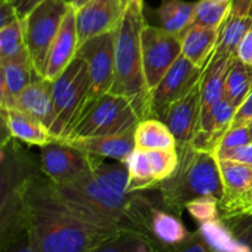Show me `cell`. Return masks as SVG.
Returning a JSON list of instances; mask_svg holds the SVG:
<instances>
[{
  "instance_id": "obj_12",
  "label": "cell",
  "mask_w": 252,
  "mask_h": 252,
  "mask_svg": "<svg viewBox=\"0 0 252 252\" xmlns=\"http://www.w3.org/2000/svg\"><path fill=\"white\" fill-rule=\"evenodd\" d=\"M123 11L125 7L121 0H90L75 10L79 47L94 37L115 31Z\"/></svg>"
},
{
  "instance_id": "obj_27",
  "label": "cell",
  "mask_w": 252,
  "mask_h": 252,
  "mask_svg": "<svg viewBox=\"0 0 252 252\" xmlns=\"http://www.w3.org/2000/svg\"><path fill=\"white\" fill-rule=\"evenodd\" d=\"M91 252H164V249L143 234L125 230Z\"/></svg>"
},
{
  "instance_id": "obj_9",
  "label": "cell",
  "mask_w": 252,
  "mask_h": 252,
  "mask_svg": "<svg viewBox=\"0 0 252 252\" xmlns=\"http://www.w3.org/2000/svg\"><path fill=\"white\" fill-rule=\"evenodd\" d=\"M100 161V157L88 154L68 143L54 140L41 147L42 171L56 185L78 181Z\"/></svg>"
},
{
  "instance_id": "obj_30",
  "label": "cell",
  "mask_w": 252,
  "mask_h": 252,
  "mask_svg": "<svg viewBox=\"0 0 252 252\" xmlns=\"http://www.w3.org/2000/svg\"><path fill=\"white\" fill-rule=\"evenodd\" d=\"M233 1H217V0H199L192 25L212 27L221 30L231 12Z\"/></svg>"
},
{
  "instance_id": "obj_47",
  "label": "cell",
  "mask_w": 252,
  "mask_h": 252,
  "mask_svg": "<svg viewBox=\"0 0 252 252\" xmlns=\"http://www.w3.org/2000/svg\"><path fill=\"white\" fill-rule=\"evenodd\" d=\"M249 127H250V132H251V137H252V123L250 126H249Z\"/></svg>"
},
{
  "instance_id": "obj_23",
  "label": "cell",
  "mask_w": 252,
  "mask_h": 252,
  "mask_svg": "<svg viewBox=\"0 0 252 252\" xmlns=\"http://www.w3.org/2000/svg\"><path fill=\"white\" fill-rule=\"evenodd\" d=\"M134 140L135 148L143 150H171L177 148L171 130L158 118L140 121L134 130Z\"/></svg>"
},
{
  "instance_id": "obj_45",
  "label": "cell",
  "mask_w": 252,
  "mask_h": 252,
  "mask_svg": "<svg viewBox=\"0 0 252 252\" xmlns=\"http://www.w3.org/2000/svg\"><path fill=\"white\" fill-rule=\"evenodd\" d=\"M121 1H122V5H123V7H127L128 6V4H129L130 1H132V0H121Z\"/></svg>"
},
{
  "instance_id": "obj_35",
  "label": "cell",
  "mask_w": 252,
  "mask_h": 252,
  "mask_svg": "<svg viewBox=\"0 0 252 252\" xmlns=\"http://www.w3.org/2000/svg\"><path fill=\"white\" fill-rule=\"evenodd\" d=\"M221 219H230L240 216L252 217V191L244 196L229 201H219Z\"/></svg>"
},
{
  "instance_id": "obj_16",
  "label": "cell",
  "mask_w": 252,
  "mask_h": 252,
  "mask_svg": "<svg viewBox=\"0 0 252 252\" xmlns=\"http://www.w3.org/2000/svg\"><path fill=\"white\" fill-rule=\"evenodd\" d=\"M12 108H17L32 116L51 132L54 122L52 81L36 76L33 81L15 98Z\"/></svg>"
},
{
  "instance_id": "obj_49",
  "label": "cell",
  "mask_w": 252,
  "mask_h": 252,
  "mask_svg": "<svg viewBox=\"0 0 252 252\" xmlns=\"http://www.w3.org/2000/svg\"><path fill=\"white\" fill-rule=\"evenodd\" d=\"M0 1H2V0H0Z\"/></svg>"
},
{
  "instance_id": "obj_33",
  "label": "cell",
  "mask_w": 252,
  "mask_h": 252,
  "mask_svg": "<svg viewBox=\"0 0 252 252\" xmlns=\"http://www.w3.org/2000/svg\"><path fill=\"white\" fill-rule=\"evenodd\" d=\"M186 209L192 218L199 224L208 223L220 218L219 212V199L214 197H199L187 204Z\"/></svg>"
},
{
  "instance_id": "obj_1",
  "label": "cell",
  "mask_w": 252,
  "mask_h": 252,
  "mask_svg": "<svg viewBox=\"0 0 252 252\" xmlns=\"http://www.w3.org/2000/svg\"><path fill=\"white\" fill-rule=\"evenodd\" d=\"M27 230L38 252H91L125 231L95 223L59 197L51 180L32 175L21 191Z\"/></svg>"
},
{
  "instance_id": "obj_14",
  "label": "cell",
  "mask_w": 252,
  "mask_h": 252,
  "mask_svg": "<svg viewBox=\"0 0 252 252\" xmlns=\"http://www.w3.org/2000/svg\"><path fill=\"white\" fill-rule=\"evenodd\" d=\"M78 31H76L75 9H69L62 24L61 30L49 51L44 78L54 81L74 61L78 53Z\"/></svg>"
},
{
  "instance_id": "obj_7",
  "label": "cell",
  "mask_w": 252,
  "mask_h": 252,
  "mask_svg": "<svg viewBox=\"0 0 252 252\" xmlns=\"http://www.w3.org/2000/svg\"><path fill=\"white\" fill-rule=\"evenodd\" d=\"M70 7L66 0H44L24 20L27 52L41 78H44L49 51Z\"/></svg>"
},
{
  "instance_id": "obj_20",
  "label": "cell",
  "mask_w": 252,
  "mask_h": 252,
  "mask_svg": "<svg viewBox=\"0 0 252 252\" xmlns=\"http://www.w3.org/2000/svg\"><path fill=\"white\" fill-rule=\"evenodd\" d=\"M1 118L2 126L7 129L10 137L27 144L43 147L56 140L48 128L24 111L17 108H1Z\"/></svg>"
},
{
  "instance_id": "obj_42",
  "label": "cell",
  "mask_w": 252,
  "mask_h": 252,
  "mask_svg": "<svg viewBox=\"0 0 252 252\" xmlns=\"http://www.w3.org/2000/svg\"><path fill=\"white\" fill-rule=\"evenodd\" d=\"M15 7L17 12L19 19L25 20L30 15V12L33 11L39 4L44 1V0H9Z\"/></svg>"
},
{
  "instance_id": "obj_28",
  "label": "cell",
  "mask_w": 252,
  "mask_h": 252,
  "mask_svg": "<svg viewBox=\"0 0 252 252\" xmlns=\"http://www.w3.org/2000/svg\"><path fill=\"white\" fill-rule=\"evenodd\" d=\"M252 91V68L235 58L229 69L224 97L239 107Z\"/></svg>"
},
{
  "instance_id": "obj_32",
  "label": "cell",
  "mask_w": 252,
  "mask_h": 252,
  "mask_svg": "<svg viewBox=\"0 0 252 252\" xmlns=\"http://www.w3.org/2000/svg\"><path fill=\"white\" fill-rule=\"evenodd\" d=\"M147 153L158 184L169 179L177 169L180 161L177 148L171 150H147Z\"/></svg>"
},
{
  "instance_id": "obj_3",
  "label": "cell",
  "mask_w": 252,
  "mask_h": 252,
  "mask_svg": "<svg viewBox=\"0 0 252 252\" xmlns=\"http://www.w3.org/2000/svg\"><path fill=\"white\" fill-rule=\"evenodd\" d=\"M144 2L132 0L115 30V81L110 93L130 101L140 121L150 118V93L143 69L140 34L145 26Z\"/></svg>"
},
{
  "instance_id": "obj_13",
  "label": "cell",
  "mask_w": 252,
  "mask_h": 252,
  "mask_svg": "<svg viewBox=\"0 0 252 252\" xmlns=\"http://www.w3.org/2000/svg\"><path fill=\"white\" fill-rule=\"evenodd\" d=\"M159 120L171 130L177 147L189 144L201 122V81L184 97L171 103Z\"/></svg>"
},
{
  "instance_id": "obj_29",
  "label": "cell",
  "mask_w": 252,
  "mask_h": 252,
  "mask_svg": "<svg viewBox=\"0 0 252 252\" xmlns=\"http://www.w3.org/2000/svg\"><path fill=\"white\" fill-rule=\"evenodd\" d=\"M198 231L213 252H230L238 241L233 229L221 218L199 224Z\"/></svg>"
},
{
  "instance_id": "obj_38",
  "label": "cell",
  "mask_w": 252,
  "mask_h": 252,
  "mask_svg": "<svg viewBox=\"0 0 252 252\" xmlns=\"http://www.w3.org/2000/svg\"><path fill=\"white\" fill-rule=\"evenodd\" d=\"M0 252H38L29 230L22 231L14 240L10 241L5 248L0 249Z\"/></svg>"
},
{
  "instance_id": "obj_11",
  "label": "cell",
  "mask_w": 252,
  "mask_h": 252,
  "mask_svg": "<svg viewBox=\"0 0 252 252\" xmlns=\"http://www.w3.org/2000/svg\"><path fill=\"white\" fill-rule=\"evenodd\" d=\"M76 56L85 59L96 100L110 93L115 81V31L96 36L79 47Z\"/></svg>"
},
{
  "instance_id": "obj_34",
  "label": "cell",
  "mask_w": 252,
  "mask_h": 252,
  "mask_svg": "<svg viewBox=\"0 0 252 252\" xmlns=\"http://www.w3.org/2000/svg\"><path fill=\"white\" fill-rule=\"evenodd\" d=\"M224 220L238 236L236 245L230 252H252V217L240 216Z\"/></svg>"
},
{
  "instance_id": "obj_17",
  "label": "cell",
  "mask_w": 252,
  "mask_h": 252,
  "mask_svg": "<svg viewBox=\"0 0 252 252\" xmlns=\"http://www.w3.org/2000/svg\"><path fill=\"white\" fill-rule=\"evenodd\" d=\"M147 230L148 235L159 244L164 251L180 245L191 235L176 214L155 207L152 202L147 212Z\"/></svg>"
},
{
  "instance_id": "obj_44",
  "label": "cell",
  "mask_w": 252,
  "mask_h": 252,
  "mask_svg": "<svg viewBox=\"0 0 252 252\" xmlns=\"http://www.w3.org/2000/svg\"><path fill=\"white\" fill-rule=\"evenodd\" d=\"M89 1H90V0H70V1H69V4H70L74 9L78 10V9H80V7H83L84 5L88 4Z\"/></svg>"
},
{
  "instance_id": "obj_37",
  "label": "cell",
  "mask_w": 252,
  "mask_h": 252,
  "mask_svg": "<svg viewBox=\"0 0 252 252\" xmlns=\"http://www.w3.org/2000/svg\"><path fill=\"white\" fill-rule=\"evenodd\" d=\"M164 252H213L209 249L208 244L203 239L198 230L196 233H191V235L181 243L180 245L174 248L166 249Z\"/></svg>"
},
{
  "instance_id": "obj_36",
  "label": "cell",
  "mask_w": 252,
  "mask_h": 252,
  "mask_svg": "<svg viewBox=\"0 0 252 252\" xmlns=\"http://www.w3.org/2000/svg\"><path fill=\"white\" fill-rule=\"evenodd\" d=\"M249 143H252V137L249 126H240V127L230 128L223 137V139L220 140V143H219L216 157L221 154V153L228 152V150L249 144Z\"/></svg>"
},
{
  "instance_id": "obj_39",
  "label": "cell",
  "mask_w": 252,
  "mask_h": 252,
  "mask_svg": "<svg viewBox=\"0 0 252 252\" xmlns=\"http://www.w3.org/2000/svg\"><path fill=\"white\" fill-rule=\"evenodd\" d=\"M217 159L231 160V161L241 162V164L252 166V143L221 153V154L217 155Z\"/></svg>"
},
{
  "instance_id": "obj_10",
  "label": "cell",
  "mask_w": 252,
  "mask_h": 252,
  "mask_svg": "<svg viewBox=\"0 0 252 252\" xmlns=\"http://www.w3.org/2000/svg\"><path fill=\"white\" fill-rule=\"evenodd\" d=\"M202 74L203 70L181 54L150 95V118L159 120L171 103L184 97L201 81Z\"/></svg>"
},
{
  "instance_id": "obj_15",
  "label": "cell",
  "mask_w": 252,
  "mask_h": 252,
  "mask_svg": "<svg viewBox=\"0 0 252 252\" xmlns=\"http://www.w3.org/2000/svg\"><path fill=\"white\" fill-rule=\"evenodd\" d=\"M1 71V108L14 107L15 98L38 76L34 71L29 53L15 58L0 59Z\"/></svg>"
},
{
  "instance_id": "obj_4",
  "label": "cell",
  "mask_w": 252,
  "mask_h": 252,
  "mask_svg": "<svg viewBox=\"0 0 252 252\" xmlns=\"http://www.w3.org/2000/svg\"><path fill=\"white\" fill-rule=\"evenodd\" d=\"M177 169L157 187L161 193L164 208L177 216L189 202L199 197H214L221 201L224 186L216 155L196 149L191 144L177 147Z\"/></svg>"
},
{
  "instance_id": "obj_25",
  "label": "cell",
  "mask_w": 252,
  "mask_h": 252,
  "mask_svg": "<svg viewBox=\"0 0 252 252\" xmlns=\"http://www.w3.org/2000/svg\"><path fill=\"white\" fill-rule=\"evenodd\" d=\"M218 164L224 186L221 201L239 198L252 191V166L221 159H218Z\"/></svg>"
},
{
  "instance_id": "obj_46",
  "label": "cell",
  "mask_w": 252,
  "mask_h": 252,
  "mask_svg": "<svg viewBox=\"0 0 252 252\" xmlns=\"http://www.w3.org/2000/svg\"><path fill=\"white\" fill-rule=\"evenodd\" d=\"M217 1H233V0H217Z\"/></svg>"
},
{
  "instance_id": "obj_18",
  "label": "cell",
  "mask_w": 252,
  "mask_h": 252,
  "mask_svg": "<svg viewBox=\"0 0 252 252\" xmlns=\"http://www.w3.org/2000/svg\"><path fill=\"white\" fill-rule=\"evenodd\" d=\"M219 34L220 30L201 25H191L180 37L182 56L197 68L204 70L216 52Z\"/></svg>"
},
{
  "instance_id": "obj_31",
  "label": "cell",
  "mask_w": 252,
  "mask_h": 252,
  "mask_svg": "<svg viewBox=\"0 0 252 252\" xmlns=\"http://www.w3.org/2000/svg\"><path fill=\"white\" fill-rule=\"evenodd\" d=\"M24 53H29L25 38V22L19 19L0 29V59L15 58Z\"/></svg>"
},
{
  "instance_id": "obj_48",
  "label": "cell",
  "mask_w": 252,
  "mask_h": 252,
  "mask_svg": "<svg viewBox=\"0 0 252 252\" xmlns=\"http://www.w3.org/2000/svg\"><path fill=\"white\" fill-rule=\"evenodd\" d=\"M66 1H68V2H69V1H70V0H66Z\"/></svg>"
},
{
  "instance_id": "obj_24",
  "label": "cell",
  "mask_w": 252,
  "mask_h": 252,
  "mask_svg": "<svg viewBox=\"0 0 252 252\" xmlns=\"http://www.w3.org/2000/svg\"><path fill=\"white\" fill-rule=\"evenodd\" d=\"M197 2L185 0H161L158 7V17L165 31L181 37L193 22Z\"/></svg>"
},
{
  "instance_id": "obj_40",
  "label": "cell",
  "mask_w": 252,
  "mask_h": 252,
  "mask_svg": "<svg viewBox=\"0 0 252 252\" xmlns=\"http://www.w3.org/2000/svg\"><path fill=\"white\" fill-rule=\"evenodd\" d=\"M252 123V91L236 110L230 128L240 126H250Z\"/></svg>"
},
{
  "instance_id": "obj_41",
  "label": "cell",
  "mask_w": 252,
  "mask_h": 252,
  "mask_svg": "<svg viewBox=\"0 0 252 252\" xmlns=\"http://www.w3.org/2000/svg\"><path fill=\"white\" fill-rule=\"evenodd\" d=\"M236 58L252 68V27L239 44Z\"/></svg>"
},
{
  "instance_id": "obj_5",
  "label": "cell",
  "mask_w": 252,
  "mask_h": 252,
  "mask_svg": "<svg viewBox=\"0 0 252 252\" xmlns=\"http://www.w3.org/2000/svg\"><path fill=\"white\" fill-rule=\"evenodd\" d=\"M54 122L51 134L64 142L94 101L93 83L85 59L76 56L68 68L52 81Z\"/></svg>"
},
{
  "instance_id": "obj_2",
  "label": "cell",
  "mask_w": 252,
  "mask_h": 252,
  "mask_svg": "<svg viewBox=\"0 0 252 252\" xmlns=\"http://www.w3.org/2000/svg\"><path fill=\"white\" fill-rule=\"evenodd\" d=\"M53 186L62 199L90 220L144 235L135 213L137 194L127 191L128 169L123 162L101 160L78 181Z\"/></svg>"
},
{
  "instance_id": "obj_26",
  "label": "cell",
  "mask_w": 252,
  "mask_h": 252,
  "mask_svg": "<svg viewBox=\"0 0 252 252\" xmlns=\"http://www.w3.org/2000/svg\"><path fill=\"white\" fill-rule=\"evenodd\" d=\"M126 165L128 169L127 191L129 193L157 189L159 184L155 180L147 150L135 148Z\"/></svg>"
},
{
  "instance_id": "obj_21",
  "label": "cell",
  "mask_w": 252,
  "mask_h": 252,
  "mask_svg": "<svg viewBox=\"0 0 252 252\" xmlns=\"http://www.w3.org/2000/svg\"><path fill=\"white\" fill-rule=\"evenodd\" d=\"M235 58H212L201 78V117L224 97L226 76Z\"/></svg>"
},
{
  "instance_id": "obj_43",
  "label": "cell",
  "mask_w": 252,
  "mask_h": 252,
  "mask_svg": "<svg viewBox=\"0 0 252 252\" xmlns=\"http://www.w3.org/2000/svg\"><path fill=\"white\" fill-rule=\"evenodd\" d=\"M16 20H19V16H17L16 10L12 6L11 2L9 0H2V1H0V29L12 24Z\"/></svg>"
},
{
  "instance_id": "obj_19",
  "label": "cell",
  "mask_w": 252,
  "mask_h": 252,
  "mask_svg": "<svg viewBox=\"0 0 252 252\" xmlns=\"http://www.w3.org/2000/svg\"><path fill=\"white\" fill-rule=\"evenodd\" d=\"M66 143L90 155L108 158L123 164L128 161L135 149L134 130L125 134L85 138V139H75Z\"/></svg>"
},
{
  "instance_id": "obj_6",
  "label": "cell",
  "mask_w": 252,
  "mask_h": 252,
  "mask_svg": "<svg viewBox=\"0 0 252 252\" xmlns=\"http://www.w3.org/2000/svg\"><path fill=\"white\" fill-rule=\"evenodd\" d=\"M140 118L129 100L107 93L94 100L64 143L135 130Z\"/></svg>"
},
{
  "instance_id": "obj_22",
  "label": "cell",
  "mask_w": 252,
  "mask_h": 252,
  "mask_svg": "<svg viewBox=\"0 0 252 252\" xmlns=\"http://www.w3.org/2000/svg\"><path fill=\"white\" fill-rule=\"evenodd\" d=\"M252 27V15L231 11L219 34L218 44L212 58H236L239 44Z\"/></svg>"
},
{
  "instance_id": "obj_8",
  "label": "cell",
  "mask_w": 252,
  "mask_h": 252,
  "mask_svg": "<svg viewBox=\"0 0 252 252\" xmlns=\"http://www.w3.org/2000/svg\"><path fill=\"white\" fill-rule=\"evenodd\" d=\"M140 43L145 81L152 95L162 76L182 54L181 39L162 27L145 24L140 34Z\"/></svg>"
}]
</instances>
